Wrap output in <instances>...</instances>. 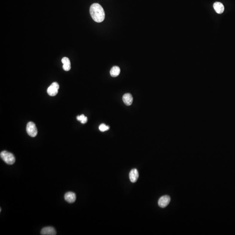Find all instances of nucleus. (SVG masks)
I'll return each instance as SVG.
<instances>
[{
    "label": "nucleus",
    "instance_id": "1",
    "mask_svg": "<svg viewBox=\"0 0 235 235\" xmlns=\"http://www.w3.org/2000/svg\"><path fill=\"white\" fill-rule=\"evenodd\" d=\"M90 13L92 19L96 22H102L105 19V11L102 6L98 3L91 6Z\"/></svg>",
    "mask_w": 235,
    "mask_h": 235
},
{
    "label": "nucleus",
    "instance_id": "2",
    "mask_svg": "<svg viewBox=\"0 0 235 235\" xmlns=\"http://www.w3.org/2000/svg\"><path fill=\"white\" fill-rule=\"evenodd\" d=\"M0 156L1 159L8 165H12L15 162V158L14 155L6 151L1 152Z\"/></svg>",
    "mask_w": 235,
    "mask_h": 235
},
{
    "label": "nucleus",
    "instance_id": "3",
    "mask_svg": "<svg viewBox=\"0 0 235 235\" xmlns=\"http://www.w3.org/2000/svg\"><path fill=\"white\" fill-rule=\"evenodd\" d=\"M27 132L29 136L34 137L37 135L38 130L35 124L33 122H30L28 123L26 127Z\"/></svg>",
    "mask_w": 235,
    "mask_h": 235
},
{
    "label": "nucleus",
    "instance_id": "4",
    "mask_svg": "<svg viewBox=\"0 0 235 235\" xmlns=\"http://www.w3.org/2000/svg\"><path fill=\"white\" fill-rule=\"evenodd\" d=\"M59 88V84L57 83H53L48 88L47 93L51 96H54L58 93V90Z\"/></svg>",
    "mask_w": 235,
    "mask_h": 235
},
{
    "label": "nucleus",
    "instance_id": "5",
    "mask_svg": "<svg viewBox=\"0 0 235 235\" xmlns=\"http://www.w3.org/2000/svg\"><path fill=\"white\" fill-rule=\"evenodd\" d=\"M170 201V197L169 196H162L158 200V206L161 208H165L169 205Z\"/></svg>",
    "mask_w": 235,
    "mask_h": 235
},
{
    "label": "nucleus",
    "instance_id": "6",
    "mask_svg": "<svg viewBox=\"0 0 235 235\" xmlns=\"http://www.w3.org/2000/svg\"><path fill=\"white\" fill-rule=\"evenodd\" d=\"M41 234L43 235H55L56 232L55 229L51 226L46 227L43 228L41 231Z\"/></svg>",
    "mask_w": 235,
    "mask_h": 235
},
{
    "label": "nucleus",
    "instance_id": "7",
    "mask_svg": "<svg viewBox=\"0 0 235 235\" xmlns=\"http://www.w3.org/2000/svg\"><path fill=\"white\" fill-rule=\"evenodd\" d=\"M65 199L69 203H73L76 200V195L73 192H68L65 194Z\"/></svg>",
    "mask_w": 235,
    "mask_h": 235
},
{
    "label": "nucleus",
    "instance_id": "8",
    "mask_svg": "<svg viewBox=\"0 0 235 235\" xmlns=\"http://www.w3.org/2000/svg\"><path fill=\"white\" fill-rule=\"evenodd\" d=\"M129 179L133 183L136 182L139 177L138 172L136 169H134L131 171L129 175Z\"/></svg>",
    "mask_w": 235,
    "mask_h": 235
},
{
    "label": "nucleus",
    "instance_id": "9",
    "mask_svg": "<svg viewBox=\"0 0 235 235\" xmlns=\"http://www.w3.org/2000/svg\"><path fill=\"white\" fill-rule=\"evenodd\" d=\"M123 100L126 106H129L132 104L133 98L132 95L129 93H126L123 96Z\"/></svg>",
    "mask_w": 235,
    "mask_h": 235
},
{
    "label": "nucleus",
    "instance_id": "10",
    "mask_svg": "<svg viewBox=\"0 0 235 235\" xmlns=\"http://www.w3.org/2000/svg\"><path fill=\"white\" fill-rule=\"evenodd\" d=\"M213 7L216 12L218 14H222L224 10V5L219 2H216L215 3L213 4Z\"/></svg>",
    "mask_w": 235,
    "mask_h": 235
},
{
    "label": "nucleus",
    "instance_id": "11",
    "mask_svg": "<svg viewBox=\"0 0 235 235\" xmlns=\"http://www.w3.org/2000/svg\"><path fill=\"white\" fill-rule=\"evenodd\" d=\"M62 63L63 64V68L65 71H68L71 68V62L69 59L67 57H64L62 60Z\"/></svg>",
    "mask_w": 235,
    "mask_h": 235
},
{
    "label": "nucleus",
    "instance_id": "12",
    "mask_svg": "<svg viewBox=\"0 0 235 235\" xmlns=\"http://www.w3.org/2000/svg\"><path fill=\"white\" fill-rule=\"evenodd\" d=\"M110 73L112 77H117L120 73V69L118 66H115L111 68Z\"/></svg>",
    "mask_w": 235,
    "mask_h": 235
},
{
    "label": "nucleus",
    "instance_id": "13",
    "mask_svg": "<svg viewBox=\"0 0 235 235\" xmlns=\"http://www.w3.org/2000/svg\"><path fill=\"white\" fill-rule=\"evenodd\" d=\"M77 119L78 121H80L82 124H85L87 122V117L85 116L83 114L77 116Z\"/></svg>",
    "mask_w": 235,
    "mask_h": 235
},
{
    "label": "nucleus",
    "instance_id": "14",
    "mask_svg": "<svg viewBox=\"0 0 235 235\" xmlns=\"http://www.w3.org/2000/svg\"><path fill=\"white\" fill-rule=\"evenodd\" d=\"M109 129V127L108 126H106L105 124H102L99 126V129L100 130V131L105 132L106 131H107Z\"/></svg>",
    "mask_w": 235,
    "mask_h": 235
}]
</instances>
